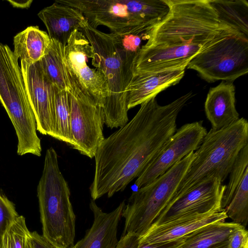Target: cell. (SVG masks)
<instances>
[{
	"mask_svg": "<svg viewBox=\"0 0 248 248\" xmlns=\"http://www.w3.org/2000/svg\"><path fill=\"white\" fill-rule=\"evenodd\" d=\"M193 96L190 92L165 106L151 98L130 122L104 139L94 156L92 200L110 198L138 177L176 132L178 114Z\"/></svg>",
	"mask_w": 248,
	"mask_h": 248,
	"instance_id": "6da1fadb",
	"label": "cell"
},
{
	"mask_svg": "<svg viewBox=\"0 0 248 248\" xmlns=\"http://www.w3.org/2000/svg\"><path fill=\"white\" fill-rule=\"evenodd\" d=\"M166 1L169 12L152 29L146 46H205L221 35L241 33L219 20L209 0Z\"/></svg>",
	"mask_w": 248,
	"mask_h": 248,
	"instance_id": "7a4b0ae2",
	"label": "cell"
},
{
	"mask_svg": "<svg viewBox=\"0 0 248 248\" xmlns=\"http://www.w3.org/2000/svg\"><path fill=\"white\" fill-rule=\"evenodd\" d=\"M248 144V122L245 118L218 130L211 128L194 152L193 160L168 205L208 179L216 177L222 183Z\"/></svg>",
	"mask_w": 248,
	"mask_h": 248,
	"instance_id": "3957f363",
	"label": "cell"
},
{
	"mask_svg": "<svg viewBox=\"0 0 248 248\" xmlns=\"http://www.w3.org/2000/svg\"><path fill=\"white\" fill-rule=\"evenodd\" d=\"M37 192L42 235L57 248H71L75 244L76 215L53 147L46 151Z\"/></svg>",
	"mask_w": 248,
	"mask_h": 248,
	"instance_id": "277c9868",
	"label": "cell"
},
{
	"mask_svg": "<svg viewBox=\"0 0 248 248\" xmlns=\"http://www.w3.org/2000/svg\"><path fill=\"white\" fill-rule=\"evenodd\" d=\"M80 10L89 26L124 34L153 29L168 15L166 0H57Z\"/></svg>",
	"mask_w": 248,
	"mask_h": 248,
	"instance_id": "5b68a950",
	"label": "cell"
},
{
	"mask_svg": "<svg viewBox=\"0 0 248 248\" xmlns=\"http://www.w3.org/2000/svg\"><path fill=\"white\" fill-rule=\"evenodd\" d=\"M92 46V64L101 70L107 80L109 94L104 105L105 124L111 129L128 122L126 89L133 76L118 51L111 33H106L88 25L79 30Z\"/></svg>",
	"mask_w": 248,
	"mask_h": 248,
	"instance_id": "8992f818",
	"label": "cell"
},
{
	"mask_svg": "<svg viewBox=\"0 0 248 248\" xmlns=\"http://www.w3.org/2000/svg\"><path fill=\"white\" fill-rule=\"evenodd\" d=\"M195 156L191 152L153 181L134 191L122 213L124 218L122 235L145 234L172 199Z\"/></svg>",
	"mask_w": 248,
	"mask_h": 248,
	"instance_id": "52a82bcc",
	"label": "cell"
},
{
	"mask_svg": "<svg viewBox=\"0 0 248 248\" xmlns=\"http://www.w3.org/2000/svg\"><path fill=\"white\" fill-rule=\"evenodd\" d=\"M18 60L8 46L0 43V102L16 130L17 148L27 150L37 146L41 140Z\"/></svg>",
	"mask_w": 248,
	"mask_h": 248,
	"instance_id": "ba28073f",
	"label": "cell"
},
{
	"mask_svg": "<svg viewBox=\"0 0 248 248\" xmlns=\"http://www.w3.org/2000/svg\"><path fill=\"white\" fill-rule=\"evenodd\" d=\"M208 82H232L248 72V37L224 34L212 41L187 65Z\"/></svg>",
	"mask_w": 248,
	"mask_h": 248,
	"instance_id": "9c48e42d",
	"label": "cell"
},
{
	"mask_svg": "<svg viewBox=\"0 0 248 248\" xmlns=\"http://www.w3.org/2000/svg\"><path fill=\"white\" fill-rule=\"evenodd\" d=\"M64 65L69 86L103 105L109 94L103 72L87 63L94 57L92 46L83 33L75 31L64 46Z\"/></svg>",
	"mask_w": 248,
	"mask_h": 248,
	"instance_id": "30bf717a",
	"label": "cell"
},
{
	"mask_svg": "<svg viewBox=\"0 0 248 248\" xmlns=\"http://www.w3.org/2000/svg\"><path fill=\"white\" fill-rule=\"evenodd\" d=\"M68 92L72 148L92 158L105 139L103 105L71 86Z\"/></svg>",
	"mask_w": 248,
	"mask_h": 248,
	"instance_id": "8fae6325",
	"label": "cell"
},
{
	"mask_svg": "<svg viewBox=\"0 0 248 248\" xmlns=\"http://www.w3.org/2000/svg\"><path fill=\"white\" fill-rule=\"evenodd\" d=\"M207 131L202 121L186 124L177 129L137 177L138 188L166 172L202 143Z\"/></svg>",
	"mask_w": 248,
	"mask_h": 248,
	"instance_id": "7c38bea8",
	"label": "cell"
},
{
	"mask_svg": "<svg viewBox=\"0 0 248 248\" xmlns=\"http://www.w3.org/2000/svg\"><path fill=\"white\" fill-rule=\"evenodd\" d=\"M222 183L219 179L213 178L190 190L168 205L150 228L180 218L222 211L221 201L226 186Z\"/></svg>",
	"mask_w": 248,
	"mask_h": 248,
	"instance_id": "4fadbf2b",
	"label": "cell"
},
{
	"mask_svg": "<svg viewBox=\"0 0 248 248\" xmlns=\"http://www.w3.org/2000/svg\"><path fill=\"white\" fill-rule=\"evenodd\" d=\"M20 68L26 93L34 113L37 130L52 137L54 133V109L52 84L40 62L21 61Z\"/></svg>",
	"mask_w": 248,
	"mask_h": 248,
	"instance_id": "5bb4252c",
	"label": "cell"
},
{
	"mask_svg": "<svg viewBox=\"0 0 248 248\" xmlns=\"http://www.w3.org/2000/svg\"><path fill=\"white\" fill-rule=\"evenodd\" d=\"M208 45L191 44L165 46L143 45L134 60L133 75L185 69L190 61Z\"/></svg>",
	"mask_w": 248,
	"mask_h": 248,
	"instance_id": "9a60e30c",
	"label": "cell"
},
{
	"mask_svg": "<svg viewBox=\"0 0 248 248\" xmlns=\"http://www.w3.org/2000/svg\"><path fill=\"white\" fill-rule=\"evenodd\" d=\"M125 204L123 201L114 210L106 213L92 199L89 206L93 215V224L84 237L71 248H115L118 227Z\"/></svg>",
	"mask_w": 248,
	"mask_h": 248,
	"instance_id": "2e32d148",
	"label": "cell"
},
{
	"mask_svg": "<svg viewBox=\"0 0 248 248\" xmlns=\"http://www.w3.org/2000/svg\"><path fill=\"white\" fill-rule=\"evenodd\" d=\"M38 16L46 26L50 39L64 46L75 31L88 25L80 10L56 1L41 10Z\"/></svg>",
	"mask_w": 248,
	"mask_h": 248,
	"instance_id": "e0dca14e",
	"label": "cell"
},
{
	"mask_svg": "<svg viewBox=\"0 0 248 248\" xmlns=\"http://www.w3.org/2000/svg\"><path fill=\"white\" fill-rule=\"evenodd\" d=\"M185 72V69H180L133 75L126 89L128 109L140 105L167 88L176 85L183 78Z\"/></svg>",
	"mask_w": 248,
	"mask_h": 248,
	"instance_id": "ac0fdd59",
	"label": "cell"
},
{
	"mask_svg": "<svg viewBox=\"0 0 248 248\" xmlns=\"http://www.w3.org/2000/svg\"><path fill=\"white\" fill-rule=\"evenodd\" d=\"M227 218L225 211L222 210L206 215L178 218L150 228L145 234L139 237L140 242L155 244L173 241L208 224L224 221Z\"/></svg>",
	"mask_w": 248,
	"mask_h": 248,
	"instance_id": "d6986e66",
	"label": "cell"
},
{
	"mask_svg": "<svg viewBox=\"0 0 248 248\" xmlns=\"http://www.w3.org/2000/svg\"><path fill=\"white\" fill-rule=\"evenodd\" d=\"M235 87L231 81H222L211 88L204 103V110L212 129L218 130L238 120L235 107Z\"/></svg>",
	"mask_w": 248,
	"mask_h": 248,
	"instance_id": "ffe728a7",
	"label": "cell"
},
{
	"mask_svg": "<svg viewBox=\"0 0 248 248\" xmlns=\"http://www.w3.org/2000/svg\"><path fill=\"white\" fill-rule=\"evenodd\" d=\"M242 226L233 222L217 221L201 227L181 237L176 248H217L228 243L232 232Z\"/></svg>",
	"mask_w": 248,
	"mask_h": 248,
	"instance_id": "44dd1931",
	"label": "cell"
},
{
	"mask_svg": "<svg viewBox=\"0 0 248 248\" xmlns=\"http://www.w3.org/2000/svg\"><path fill=\"white\" fill-rule=\"evenodd\" d=\"M51 42L48 34L38 26H29L14 37L13 52L16 57L28 63L39 62Z\"/></svg>",
	"mask_w": 248,
	"mask_h": 248,
	"instance_id": "7402d4cb",
	"label": "cell"
},
{
	"mask_svg": "<svg viewBox=\"0 0 248 248\" xmlns=\"http://www.w3.org/2000/svg\"><path fill=\"white\" fill-rule=\"evenodd\" d=\"M219 20L248 37V2L246 0H209Z\"/></svg>",
	"mask_w": 248,
	"mask_h": 248,
	"instance_id": "603a6c76",
	"label": "cell"
},
{
	"mask_svg": "<svg viewBox=\"0 0 248 248\" xmlns=\"http://www.w3.org/2000/svg\"><path fill=\"white\" fill-rule=\"evenodd\" d=\"M64 46L58 41L51 39L46 54L39 62L51 83L61 90H68L69 85L65 70Z\"/></svg>",
	"mask_w": 248,
	"mask_h": 248,
	"instance_id": "cb8c5ba5",
	"label": "cell"
},
{
	"mask_svg": "<svg viewBox=\"0 0 248 248\" xmlns=\"http://www.w3.org/2000/svg\"><path fill=\"white\" fill-rule=\"evenodd\" d=\"M54 109V133L53 138L72 147L73 142L70 129V111L68 90L52 84Z\"/></svg>",
	"mask_w": 248,
	"mask_h": 248,
	"instance_id": "d4e9b609",
	"label": "cell"
},
{
	"mask_svg": "<svg viewBox=\"0 0 248 248\" xmlns=\"http://www.w3.org/2000/svg\"><path fill=\"white\" fill-rule=\"evenodd\" d=\"M152 30L124 34L110 32L121 59L132 72L134 60L143 45L142 41L148 40Z\"/></svg>",
	"mask_w": 248,
	"mask_h": 248,
	"instance_id": "484cf974",
	"label": "cell"
},
{
	"mask_svg": "<svg viewBox=\"0 0 248 248\" xmlns=\"http://www.w3.org/2000/svg\"><path fill=\"white\" fill-rule=\"evenodd\" d=\"M248 173V144L240 152L229 173V180L221 201V209L224 210L231 202L245 175Z\"/></svg>",
	"mask_w": 248,
	"mask_h": 248,
	"instance_id": "4316f807",
	"label": "cell"
},
{
	"mask_svg": "<svg viewBox=\"0 0 248 248\" xmlns=\"http://www.w3.org/2000/svg\"><path fill=\"white\" fill-rule=\"evenodd\" d=\"M227 217L246 228L248 223V173H247L228 206Z\"/></svg>",
	"mask_w": 248,
	"mask_h": 248,
	"instance_id": "83f0119b",
	"label": "cell"
},
{
	"mask_svg": "<svg viewBox=\"0 0 248 248\" xmlns=\"http://www.w3.org/2000/svg\"><path fill=\"white\" fill-rule=\"evenodd\" d=\"M8 231L12 248H32L31 232L27 227L23 216H19Z\"/></svg>",
	"mask_w": 248,
	"mask_h": 248,
	"instance_id": "f1b7e54d",
	"label": "cell"
},
{
	"mask_svg": "<svg viewBox=\"0 0 248 248\" xmlns=\"http://www.w3.org/2000/svg\"><path fill=\"white\" fill-rule=\"evenodd\" d=\"M139 236L134 233L122 235L115 248H176L182 243L180 238L164 243L146 244L140 242Z\"/></svg>",
	"mask_w": 248,
	"mask_h": 248,
	"instance_id": "f546056e",
	"label": "cell"
},
{
	"mask_svg": "<svg viewBox=\"0 0 248 248\" xmlns=\"http://www.w3.org/2000/svg\"><path fill=\"white\" fill-rule=\"evenodd\" d=\"M18 216L13 202L0 193V241Z\"/></svg>",
	"mask_w": 248,
	"mask_h": 248,
	"instance_id": "4dcf8cb0",
	"label": "cell"
},
{
	"mask_svg": "<svg viewBox=\"0 0 248 248\" xmlns=\"http://www.w3.org/2000/svg\"><path fill=\"white\" fill-rule=\"evenodd\" d=\"M248 243V232L246 228L241 226L235 230L228 240V248H243Z\"/></svg>",
	"mask_w": 248,
	"mask_h": 248,
	"instance_id": "1f68e13d",
	"label": "cell"
},
{
	"mask_svg": "<svg viewBox=\"0 0 248 248\" xmlns=\"http://www.w3.org/2000/svg\"><path fill=\"white\" fill-rule=\"evenodd\" d=\"M32 248H57L37 232H31Z\"/></svg>",
	"mask_w": 248,
	"mask_h": 248,
	"instance_id": "d6a6232c",
	"label": "cell"
},
{
	"mask_svg": "<svg viewBox=\"0 0 248 248\" xmlns=\"http://www.w3.org/2000/svg\"><path fill=\"white\" fill-rule=\"evenodd\" d=\"M7 1H8L14 7L19 8H28L31 5L32 0H7Z\"/></svg>",
	"mask_w": 248,
	"mask_h": 248,
	"instance_id": "836d02e7",
	"label": "cell"
},
{
	"mask_svg": "<svg viewBox=\"0 0 248 248\" xmlns=\"http://www.w3.org/2000/svg\"><path fill=\"white\" fill-rule=\"evenodd\" d=\"M0 248H12L8 231L6 232L0 241Z\"/></svg>",
	"mask_w": 248,
	"mask_h": 248,
	"instance_id": "e575fe53",
	"label": "cell"
},
{
	"mask_svg": "<svg viewBox=\"0 0 248 248\" xmlns=\"http://www.w3.org/2000/svg\"><path fill=\"white\" fill-rule=\"evenodd\" d=\"M228 248V243L226 244H224L218 248Z\"/></svg>",
	"mask_w": 248,
	"mask_h": 248,
	"instance_id": "d590c367",
	"label": "cell"
},
{
	"mask_svg": "<svg viewBox=\"0 0 248 248\" xmlns=\"http://www.w3.org/2000/svg\"><path fill=\"white\" fill-rule=\"evenodd\" d=\"M243 248H248V243L246 244Z\"/></svg>",
	"mask_w": 248,
	"mask_h": 248,
	"instance_id": "8d00e7d4",
	"label": "cell"
}]
</instances>
